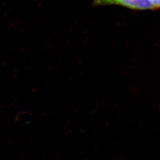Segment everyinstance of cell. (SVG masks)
Returning a JSON list of instances; mask_svg holds the SVG:
<instances>
[{"mask_svg": "<svg viewBox=\"0 0 160 160\" xmlns=\"http://www.w3.org/2000/svg\"><path fill=\"white\" fill-rule=\"evenodd\" d=\"M96 6L115 5L133 10H147L157 8L151 0H94Z\"/></svg>", "mask_w": 160, "mask_h": 160, "instance_id": "1", "label": "cell"}, {"mask_svg": "<svg viewBox=\"0 0 160 160\" xmlns=\"http://www.w3.org/2000/svg\"><path fill=\"white\" fill-rule=\"evenodd\" d=\"M151 1L152 2L157 8H160V0H151Z\"/></svg>", "mask_w": 160, "mask_h": 160, "instance_id": "2", "label": "cell"}]
</instances>
